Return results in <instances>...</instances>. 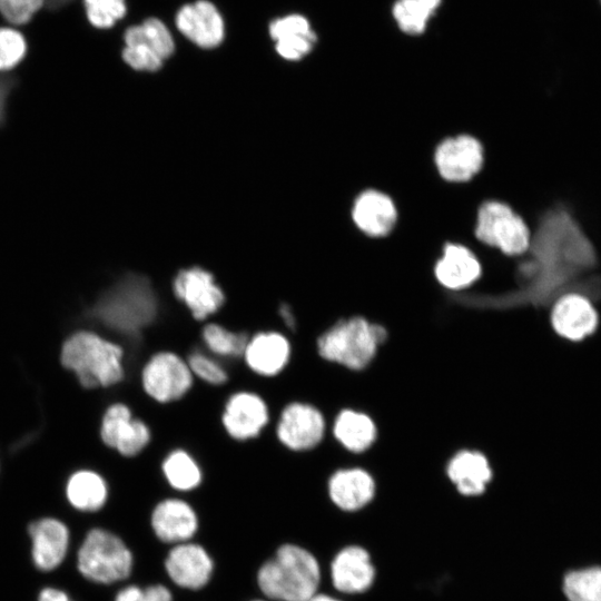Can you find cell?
Returning <instances> with one entry per match:
<instances>
[{"label":"cell","instance_id":"1","mask_svg":"<svg viewBox=\"0 0 601 601\" xmlns=\"http://www.w3.org/2000/svg\"><path fill=\"white\" fill-rule=\"evenodd\" d=\"M319 565L307 550L283 544L257 573L259 589L277 601H307L318 589Z\"/></svg>","mask_w":601,"mask_h":601},{"label":"cell","instance_id":"2","mask_svg":"<svg viewBox=\"0 0 601 601\" xmlns=\"http://www.w3.org/2000/svg\"><path fill=\"white\" fill-rule=\"evenodd\" d=\"M122 355L119 345L82 331L65 342L61 363L76 373L83 387H107L124 378Z\"/></svg>","mask_w":601,"mask_h":601},{"label":"cell","instance_id":"3","mask_svg":"<svg viewBox=\"0 0 601 601\" xmlns=\"http://www.w3.org/2000/svg\"><path fill=\"white\" fill-rule=\"evenodd\" d=\"M157 299L150 282L141 275L128 274L98 299L92 314L106 325L125 333H135L156 316Z\"/></svg>","mask_w":601,"mask_h":601},{"label":"cell","instance_id":"4","mask_svg":"<svg viewBox=\"0 0 601 601\" xmlns=\"http://www.w3.org/2000/svg\"><path fill=\"white\" fill-rule=\"evenodd\" d=\"M473 237L476 247L482 245L508 257H520L530 248L532 228L508 203L486 199L477 207Z\"/></svg>","mask_w":601,"mask_h":601},{"label":"cell","instance_id":"5","mask_svg":"<svg viewBox=\"0 0 601 601\" xmlns=\"http://www.w3.org/2000/svg\"><path fill=\"white\" fill-rule=\"evenodd\" d=\"M318 355L352 371L365 368L374 358L377 341L372 324L363 317L339 321L316 339Z\"/></svg>","mask_w":601,"mask_h":601},{"label":"cell","instance_id":"6","mask_svg":"<svg viewBox=\"0 0 601 601\" xmlns=\"http://www.w3.org/2000/svg\"><path fill=\"white\" fill-rule=\"evenodd\" d=\"M78 569L88 580L109 584L129 577L132 554L114 533L93 529L79 549Z\"/></svg>","mask_w":601,"mask_h":601},{"label":"cell","instance_id":"7","mask_svg":"<svg viewBox=\"0 0 601 601\" xmlns=\"http://www.w3.org/2000/svg\"><path fill=\"white\" fill-rule=\"evenodd\" d=\"M433 162L442 180L450 184L469 183L483 168V144L469 134L446 137L435 146Z\"/></svg>","mask_w":601,"mask_h":601},{"label":"cell","instance_id":"8","mask_svg":"<svg viewBox=\"0 0 601 601\" xmlns=\"http://www.w3.org/2000/svg\"><path fill=\"white\" fill-rule=\"evenodd\" d=\"M193 382L194 375L187 362L169 351L154 354L141 372L144 391L158 403L181 398L191 388Z\"/></svg>","mask_w":601,"mask_h":601},{"label":"cell","instance_id":"9","mask_svg":"<svg viewBox=\"0 0 601 601\" xmlns=\"http://www.w3.org/2000/svg\"><path fill=\"white\" fill-rule=\"evenodd\" d=\"M326 430V420L316 406L293 401L285 405L279 415L276 435L286 449L304 453L321 444Z\"/></svg>","mask_w":601,"mask_h":601},{"label":"cell","instance_id":"10","mask_svg":"<svg viewBox=\"0 0 601 601\" xmlns=\"http://www.w3.org/2000/svg\"><path fill=\"white\" fill-rule=\"evenodd\" d=\"M550 325L562 339L579 343L598 328L599 314L593 302L578 292L560 295L550 306Z\"/></svg>","mask_w":601,"mask_h":601},{"label":"cell","instance_id":"11","mask_svg":"<svg viewBox=\"0 0 601 601\" xmlns=\"http://www.w3.org/2000/svg\"><path fill=\"white\" fill-rule=\"evenodd\" d=\"M349 217L362 235L380 239L394 230L398 220V210L394 199L387 193L376 188H366L353 199Z\"/></svg>","mask_w":601,"mask_h":601},{"label":"cell","instance_id":"12","mask_svg":"<svg viewBox=\"0 0 601 601\" xmlns=\"http://www.w3.org/2000/svg\"><path fill=\"white\" fill-rule=\"evenodd\" d=\"M173 290L196 321H205L225 302V295L213 274L197 266L179 270L174 278Z\"/></svg>","mask_w":601,"mask_h":601},{"label":"cell","instance_id":"13","mask_svg":"<svg viewBox=\"0 0 601 601\" xmlns=\"http://www.w3.org/2000/svg\"><path fill=\"white\" fill-rule=\"evenodd\" d=\"M177 30L201 49H214L225 39V21L217 7L208 0L181 6L176 16Z\"/></svg>","mask_w":601,"mask_h":601},{"label":"cell","instance_id":"14","mask_svg":"<svg viewBox=\"0 0 601 601\" xmlns=\"http://www.w3.org/2000/svg\"><path fill=\"white\" fill-rule=\"evenodd\" d=\"M100 436L106 445L128 457L139 454L151 439L146 423L132 417L129 407L121 403L107 408L101 422Z\"/></svg>","mask_w":601,"mask_h":601},{"label":"cell","instance_id":"15","mask_svg":"<svg viewBox=\"0 0 601 601\" xmlns=\"http://www.w3.org/2000/svg\"><path fill=\"white\" fill-rule=\"evenodd\" d=\"M268 421L266 402L258 394L247 391L230 395L221 415L226 433L237 441L257 437Z\"/></svg>","mask_w":601,"mask_h":601},{"label":"cell","instance_id":"16","mask_svg":"<svg viewBox=\"0 0 601 601\" xmlns=\"http://www.w3.org/2000/svg\"><path fill=\"white\" fill-rule=\"evenodd\" d=\"M436 282L446 290L460 292L475 284L482 265L474 250L465 244L446 242L433 267Z\"/></svg>","mask_w":601,"mask_h":601},{"label":"cell","instance_id":"17","mask_svg":"<svg viewBox=\"0 0 601 601\" xmlns=\"http://www.w3.org/2000/svg\"><path fill=\"white\" fill-rule=\"evenodd\" d=\"M165 568L171 581L185 589L204 588L211 578L214 562L207 551L196 543H178L168 553Z\"/></svg>","mask_w":601,"mask_h":601},{"label":"cell","instance_id":"18","mask_svg":"<svg viewBox=\"0 0 601 601\" xmlns=\"http://www.w3.org/2000/svg\"><path fill=\"white\" fill-rule=\"evenodd\" d=\"M375 481L361 467L339 469L327 480V494L332 503L346 512L367 506L375 496Z\"/></svg>","mask_w":601,"mask_h":601},{"label":"cell","instance_id":"19","mask_svg":"<svg viewBox=\"0 0 601 601\" xmlns=\"http://www.w3.org/2000/svg\"><path fill=\"white\" fill-rule=\"evenodd\" d=\"M292 346L278 332H259L249 337L244 352L247 366L258 375L275 376L288 364Z\"/></svg>","mask_w":601,"mask_h":601},{"label":"cell","instance_id":"20","mask_svg":"<svg viewBox=\"0 0 601 601\" xmlns=\"http://www.w3.org/2000/svg\"><path fill=\"white\" fill-rule=\"evenodd\" d=\"M151 526L160 541L184 543L191 539L198 529L194 509L179 499L159 502L151 514Z\"/></svg>","mask_w":601,"mask_h":601},{"label":"cell","instance_id":"21","mask_svg":"<svg viewBox=\"0 0 601 601\" xmlns=\"http://www.w3.org/2000/svg\"><path fill=\"white\" fill-rule=\"evenodd\" d=\"M446 475L459 494L472 497L485 492L492 480V470L484 454L463 450L449 461Z\"/></svg>","mask_w":601,"mask_h":601},{"label":"cell","instance_id":"22","mask_svg":"<svg viewBox=\"0 0 601 601\" xmlns=\"http://www.w3.org/2000/svg\"><path fill=\"white\" fill-rule=\"evenodd\" d=\"M32 558L43 571L57 568L65 559L69 532L63 523L55 519H42L30 524Z\"/></svg>","mask_w":601,"mask_h":601},{"label":"cell","instance_id":"23","mask_svg":"<svg viewBox=\"0 0 601 601\" xmlns=\"http://www.w3.org/2000/svg\"><path fill=\"white\" fill-rule=\"evenodd\" d=\"M331 571L334 587L347 593L365 591L374 579L370 555L359 546L343 549L335 556Z\"/></svg>","mask_w":601,"mask_h":601},{"label":"cell","instance_id":"24","mask_svg":"<svg viewBox=\"0 0 601 601\" xmlns=\"http://www.w3.org/2000/svg\"><path fill=\"white\" fill-rule=\"evenodd\" d=\"M334 439L348 452L362 453L374 443L376 426L373 420L361 412L344 408L338 412L331 426Z\"/></svg>","mask_w":601,"mask_h":601},{"label":"cell","instance_id":"25","mask_svg":"<svg viewBox=\"0 0 601 601\" xmlns=\"http://www.w3.org/2000/svg\"><path fill=\"white\" fill-rule=\"evenodd\" d=\"M125 46L142 43L151 48L164 61L175 52L174 37L158 18L149 17L140 24L130 26L124 33Z\"/></svg>","mask_w":601,"mask_h":601},{"label":"cell","instance_id":"26","mask_svg":"<svg viewBox=\"0 0 601 601\" xmlns=\"http://www.w3.org/2000/svg\"><path fill=\"white\" fill-rule=\"evenodd\" d=\"M67 496L70 503L79 510L97 511L107 500V484L95 472L79 471L68 482Z\"/></svg>","mask_w":601,"mask_h":601},{"label":"cell","instance_id":"27","mask_svg":"<svg viewBox=\"0 0 601 601\" xmlns=\"http://www.w3.org/2000/svg\"><path fill=\"white\" fill-rule=\"evenodd\" d=\"M442 0H396L392 13L398 28L408 36L422 35Z\"/></svg>","mask_w":601,"mask_h":601},{"label":"cell","instance_id":"28","mask_svg":"<svg viewBox=\"0 0 601 601\" xmlns=\"http://www.w3.org/2000/svg\"><path fill=\"white\" fill-rule=\"evenodd\" d=\"M161 470L170 486L178 491H190L197 487L203 477L194 457L180 449L170 452L165 457Z\"/></svg>","mask_w":601,"mask_h":601},{"label":"cell","instance_id":"29","mask_svg":"<svg viewBox=\"0 0 601 601\" xmlns=\"http://www.w3.org/2000/svg\"><path fill=\"white\" fill-rule=\"evenodd\" d=\"M562 589L568 601H601V566L569 571L563 578Z\"/></svg>","mask_w":601,"mask_h":601},{"label":"cell","instance_id":"30","mask_svg":"<svg viewBox=\"0 0 601 601\" xmlns=\"http://www.w3.org/2000/svg\"><path fill=\"white\" fill-rule=\"evenodd\" d=\"M201 338L211 353L224 357L243 356L249 341L247 333L233 332L217 323L206 324Z\"/></svg>","mask_w":601,"mask_h":601},{"label":"cell","instance_id":"31","mask_svg":"<svg viewBox=\"0 0 601 601\" xmlns=\"http://www.w3.org/2000/svg\"><path fill=\"white\" fill-rule=\"evenodd\" d=\"M89 22L98 29H109L127 12L126 0H83Z\"/></svg>","mask_w":601,"mask_h":601},{"label":"cell","instance_id":"32","mask_svg":"<svg viewBox=\"0 0 601 601\" xmlns=\"http://www.w3.org/2000/svg\"><path fill=\"white\" fill-rule=\"evenodd\" d=\"M24 37L11 28H0V73L14 68L26 56Z\"/></svg>","mask_w":601,"mask_h":601},{"label":"cell","instance_id":"33","mask_svg":"<svg viewBox=\"0 0 601 601\" xmlns=\"http://www.w3.org/2000/svg\"><path fill=\"white\" fill-rule=\"evenodd\" d=\"M316 42L317 35L313 30L276 40L275 50L285 60L299 61L313 51Z\"/></svg>","mask_w":601,"mask_h":601},{"label":"cell","instance_id":"34","mask_svg":"<svg viewBox=\"0 0 601 601\" xmlns=\"http://www.w3.org/2000/svg\"><path fill=\"white\" fill-rule=\"evenodd\" d=\"M186 362L193 375L210 385H223L228 381L225 368L204 353L195 351L188 355Z\"/></svg>","mask_w":601,"mask_h":601},{"label":"cell","instance_id":"35","mask_svg":"<svg viewBox=\"0 0 601 601\" xmlns=\"http://www.w3.org/2000/svg\"><path fill=\"white\" fill-rule=\"evenodd\" d=\"M124 61L137 71H157L164 60L148 46L142 43L125 46L121 51Z\"/></svg>","mask_w":601,"mask_h":601},{"label":"cell","instance_id":"36","mask_svg":"<svg viewBox=\"0 0 601 601\" xmlns=\"http://www.w3.org/2000/svg\"><path fill=\"white\" fill-rule=\"evenodd\" d=\"M312 31L313 28L308 19L299 13H290L276 18L268 24V35L273 41L292 35L308 33Z\"/></svg>","mask_w":601,"mask_h":601},{"label":"cell","instance_id":"37","mask_svg":"<svg viewBox=\"0 0 601 601\" xmlns=\"http://www.w3.org/2000/svg\"><path fill=\"white\" fill-rule=\"evenodd\" d=\"M46 0H0V13L13 24L27 23Z\"/></svg>","mask_w":601,"mask_h":601},{"label":"cell","instance_id":"38","mask_svg":"<svg viewBox=\"0 0 601 601\" xmlns=\"http://www.w3.org/2000/svg\"><path fill=\"white\" fill-rule=\"evenodd\" d=\"M115 601H173V595L161 584L150 585L145 589L129 585L119 591Z\"/></svg>","mask_w":601,"mask_h":601},{"label":"cell","instance_id":"39","mask_svg":"<svg viewBox=\"0 0 601 601\" xmlns=\"http://www.w3.org/2000/svg\"><path fill=\"white\" fill-rule=\"evenodd\" d=\"M17 79L7 73H0V126L6 120L7 102L10 92L16 87Z\"/></svg>","mask_w":601,"mask_h":601},{"label":"cell","instance_id":"40","mask_svg":"<svg viewBox=\"0 0 601 601\" xmlns=\"http://www.w3.org/2000/svg\"><path fill=\"white\" fill-rule=\"evenodd\" d=\"M278 314L280 319L289 331L295 332L297 329V317L295 316L290 305H288L287 303L280 304L278 308Z\"/></svg>","mask_w":601,"mask_h":601},{"label":"cell","instance_id":"41","mask_svg":"<svg viewBox=\"0 0 601 601\" xmlns=\"http://www.w3.org/2000/svg\"><path fill=\"white\" fill-rule=\"evenodd\" d=\"M39 601H69V599L63 591L47 588L40 592Z\"/></svg>","mask_w":601,"mask_h":601},{"label":"cell","instance_id":"42","mask_svg":"<svg viewBox=\"0 0 601 601\" xmlns=\"http://www.w3.org/2000/svg\"><path fill=\"white\" fill-rule=\"evenodd\" d=\"M72 0H46V6L49 10H57L68 4Z\"/></svg>","mask_w":601,"mask_h":601},{"label":"cell","instance_id":"43","mask_svg":"<svg viewBox=\"0 0 601 601\" xmlns=\"http://www.w3.org/2000/svg\"><path fill=\"white\" fill-rule=\"evenodd\" d=\"M307 601H338L332 597L325 595V594H314L312 598H309Z\"/></svg>","mask_w":601,"mask_h":601},{"label":"cell","instance_id":"44","mask_svg":"<svg viewBox=\"0 0 601 601\" xmlns=\"http://www.w3.org/2000/svg\"><path fill=\"white\" fill-rule=\"evenodd\" d=\"M255 601H262V600H255Z\"/></svg>","mask_w":601,"mask_h":601}]
</instances>
